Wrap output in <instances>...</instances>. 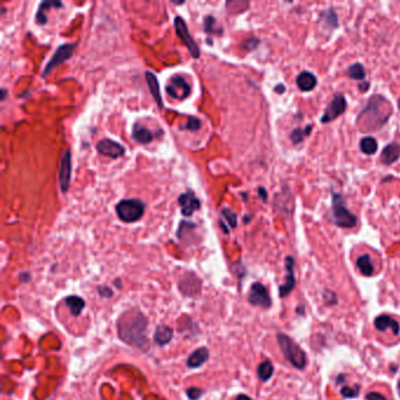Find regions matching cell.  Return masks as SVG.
I'll use <instances>...</instances> for the list:
<instances>
[{"label": "cell", "instance_id": "obj_1", "mask_svg": "<svg viewBox=\"0 0 400 400\" xmlns=\"http://www.w3.org/2000/svg\"><path fill=\"white\" fill-rule=\"evenodd\" d=\"M148 320L138 310H128L124 312L118 320V334L120 340L128 345L146 351L149 340L147 337Z\"/></svg>", "mask_w": 400, "mask_h": 400}, {"label": "cell", "instance_id": "obj_2", "mask_svg": "<svg viewBox=\"0 0 400 400\" xmlns=\"http://www.w3.org/2000/svg\"><path fill=\"white\" fill-rule=\"evenodd\" d=\"M277 343H278L280 351L286 360L298 370H304L305 366H306L308 358L303 348L292 338L284 334H277Z\"/></svg>", "mask_w": 400, "mask_h": 400}, {"label": "cell", "instance_id": "obj_3", "mask_svg": "<svg viewBox=\"0 0 400 400\" xmlns=\"http://www.w3.org/2000/svg\"><path fill=\"white\" fill-rule=\"evenodd\" d=\"M332 214L334 222L340 228H354L357 224V218L345 206L343 196L332 192Z\"/></svg>", "mask_w": 400, "mask_h": 400}, {"label": "cell", "instance_id": "obj_4", "mask_svg": "<svg viewBox=\"0 0 400 400\" xmlns=\"http://www.w3.org/2000/svg\"><path fill=\"white\" fill-rule=\"evenodd\" d=\"M118 218L126 223L136 222L144 214V203L140 200H122L115 206Z\"/></svg>", "mask_w": 400, "mask_h": 400}, {"label": "cell", "instance_id": "obj_5", "mask_svg": "<svg viewBox=\"0 0 400 400\" xmlns=\"http://www.w3.org/2000/svg\"><path fill=\"white\" fill-rule=\"evenodd\" d=\"M174 26L176 30V33L180 36V39L182 40V42L184 44L186 47H187L189 52H190L192 56L195 58V59H198L200 58V47L198 44L195 42V40L192 39V36L189 32L187 24H186L184 20H183L182 16H175L174 19Z\"/></svg>", "mask_w": 400, "mask_h": 400}, {"label": "cell", "instance_id": "obj_6", "mask_svg": "<svg viewBox=\"0 0 400 400\" xmlns=\"http://www.w3.org/2000/svg\"><path fill=\"white\" fill-rule=\"evenodd\" d=\"M166 90L167 93L170 96L172 99L176 100H184L187 99L190 94V86L189 84L186 81L184 78L182 76H172L170 79H169V82L166 87Z\"/></svg>", "mask_w": 400, "mask_h": 400}, {"label": "cell", "instance_id": "obj_7", "mask_svg": "<svg viewBox=\"0 0 400 400\" xmlns=\"http://www.w3.org/2000/svg\"><path fill=\"white\" fill-rule=\"evenodd\" d=\"M73 52H74V45H72V44L61 45L59 48L56 50V53L53 54V56L50 58V60L47 62L45 70H44L42 72V76L46 78L54 68H56L58 66L61 65V64L66 62L67 60L70 59V56H73Z\"/></svg>", "mask_w": 400, "mask_h": 400}, {"label": "cell", "instance_id": "obj_8", "mask_svg": "<svg viewBox=\"0 0 400 400\" xmlns=\"http://www.w3.org/2000/svg\"><path fill=\"white\" fill-rule=\"evenodd\" d=\"M249 303L254 305V306H260L263 309H269L272 304L271 297L269 294V291L262 283H254L252 288H250L249 292Z\"/></svg>", "mask_w": 400, "mask_h": 400}, {"label": "cell", "instance_id": "obj_9", "mask_svg": "<svg viewBox=\"0 0 400 400\" xmlns=\"http://www.w3.org/2000/svg\"><path fill=\"white\" fill-rule=\"evenodd\" d=\"M345 108H346V100H345L344 96L338 94L328 104V106L324 112V115L320 118V122L322 124H328V122L334 120V118H337L340 115L344 113Z\"/></svg>", "mask_w": 400, "mask_h": 400}, {"label": "cell", "instance_id": "obj_10", "mask_svg": "<svg viewBox=\"0 0 400 400\" xmlns=\"http://www.w3.org/2000/svg\"><path fill=\"white\" fill-rule=\"evenodd\" d=\"M70 152L66 150L64 154L62 160H61V166L59 169V186L62 194H66L68 192L70 183V175H72V161H70Z\"/></svg>", "mask_w": 400, "mask_h": 400}, {"label": "cell", "instance_id": "obj_11", "mask_svg": "<svg viewBox=\"0 0 400 400\" xmlns=\"http://www.w3.org/2000/svg\"><path fill=\"white\" fill-rule=\"evenodd\" d=\"M96 149L101 155L112 158H118L124 154V148L116 141L110 140V138L101 140L96 144Z\"/></svg>", "mask_w": 400, "mask_h": 400}, {"label": "cell", "instance_id": "obj_12", "mask_svg": "<svg viewBox=\"0 0 400 400\" xmlns=\"http://www.w3.org/2000/svg\"><path fill=\"white\" fill-rule=\"evenodd\" d=\"M294 260L292 256H288L286 258V283L280 286V296L284 298L292 292L294 286H296V278H294Z\"/></svg>", "mask_w": 400, "mask_h": 400}, {"label": "cell", "instance_id": "obj_13", "mask_svg": "<svg viewBox=\"0 0 400 400\" xmlns=\"http://www.w3.org/2000/svg\"><path fill=\"white\" fill-rule=\"evenodd\" d=\"M178 203L181 206V212L184 216H192L196 210L200 209L201 202L190 190L186 192L178 198Z\"/></svg>", "mask_w": 400, "mask_h": 400}, {"label": "cell", "instance_id": "obj_14", "mask_svg": "<svg viewBox=\"0 0 400 400\" xmlns=\"http://www.w3.org/2000/svg\"><path fill=\"white\" fill-rule=\"evenodd\" d=\"M374 326L378 331L384 332L388 328H391L393 334L398 336L400 334V325L396 320H393L388 314H380L374 320Z\"/></svg>", "mask_w": 400, "mask_h": 400}, {"label": "cell", "instance_id": "obj_15", "mask_svg": "<svg viewBox=\"0 0 400 400\" xmlns=\"http://www.w3.org/2000/svg\"><path fill=\"white\" fill-rule=\"evenodd\" d=\"M209 359V350L206 348H198L189 356L187 366L189 368H198L203 366Z\"/></svg>", "mask_w": 400, "mask_h": 400}, {"label": "cell", "instance_id": "obj_16", "mask_svg": "<svg viewBox=\"0 0 400 400\" xmlns=\"http://www.w3.org/2000/svg\"><path fill=\"white\" fill-rule=\"evenodd\" d=\"M146 81H147L148 88L150 90V94L154 98V100L156 101L158 108H164V100H162V96L160 92V84H158V80L156 76L152 72H146Z\"/></svg>", "mask_w": 400, "mask_h": 400}, {"label": "cell", "instance_id": "obj_17", "mask_svg": "<svg viewBox=\"0 0 400 400\" xmlns=\"http://www.w3.org/2000/svg\"><path fill=\"white\" fill-rule=\"evenodd\" d=\"M172 337H174V331H172L170 326L164 324L158 325L154 334V342L158 346H166V345L170 343Z\"/></svg>", "mask_w": 400, "mask_h": 400}, {"label": "cell", "instance_id": "obj_18", "mask_svg": "<svg viewBox=\"0 0 400 400\" xmlns=\"http://www.w3.org/2000/svg\"><path fill=\"white\" fill-rule=\"evenodd\" d=\"M400 158V144H393L386 146L382 152V162L384 164H392Z\"/></svg>", "mask_w": 400, "mask_h": 400}, {"label": "cell", "instance_id": "obj_19", "mask_svg": "<svg viewBox=\"0 0 400 400\" xmlns=\"http://www.w3.org/2000/svg\"><path fill=\"white\" fill-rule=\"evenodd\" d=\"M297 86L300 90L303 92H310L312 90L317 84V79L312 73L310 72H302L300 76H297Z\"/></svg>", "mask_w": 400, "mask_h": 400}, {"label": "cell", "instance_id": "obj_20", "mask_svg": "<svg viewBox=\"0 0 400 400\" xmlns=\"http://www.w3.org/2000/svg\"><path fill=\"white\" fill-rule=\"evenodd\" d=\"M65 303L68 309L72 314V316L74 317H79L81 312H82L84 306H86V302H84L82 298L79 296H76V294H72V296H68L65 300Z\"/></svg>", "mask_w": 400, "mask_h": 400}, {"label": "cell", "instance_id": "obj_21", "mask_svg": "<svg viewBox=\"0 0 400 400\" xmlns=\"http://www.w3.org/2000/svg\"><path fill=\"white\" fill-rule=\"evenodd\" d=\"M132 135H133V138L135 141L142 144H149V142H152V138H154V135H152L150 130L142 126H138V124H134L133 133H132Z\"/></svg>", "mask_w": 400, "mask_h": 400}, {"label": "cell", "instance_id": "obj_22", "mask_svg": "<svg viewBox=\"0 0 400 400\" xmlns=\"http://www.w3.org/2000/svg\"><path fill=\"white\" fill-rule=\"evenodd\" d=\"M50 8H62V2H50V0H48V2H42V4H40V6H39L38 13H36V22H38L39 25H45V24L47 22V16L45 14V12Z\"/></svg>", "mask_w": 400, "mask_h": 400}, {"label": "cell", "instance_id": "obj_23", "mask_svg": "<svg viewBox=\"0 0 400 400\" xmlns=\"http://www.w3.org/2000/svg\"><path fill=\"white\" fill-rule=\"evenodd\" d=\"M357 268L359 269V271H360L362 276L370 277L374 272V263H372L371 257L368 255H362L360 257H358Z\"/></svg>", "mask_w": 400, "mask_h": 400}, {"label": "cell", "instance_id": "obj_24", "mask_svg": "<svg viewBox=\"0 0 400 400\" xmlns=\"http://www.w3.org/2000/svg\"><path fill=\"white\" fill-rule=\"evenodd\" d=\"M274 374V365L270 360H264L260 362L257 368V376H258L260 380L266 382L272 377Z\"/></svg>", "mask_w": 400, "mask_h": 400}, {"label": "cell", "instance_id": "obj_25", "mask_svg": "<svg viewBox=\"0 0 400 400\" xmlns=\"http://www.w3.org/2000/svg\"><path fill=\"white\" fill-rule=\"evenodd\" d=\"M359 146H360L362 152H365V154H368V155L374 154L378 149L377 141H376L374 138L371 136H366L362 138V140L360 141V144Z\"/></svg>", "mask_w": 400, "mask_h": 400}, {"label": "cell", "instance_id": "obj_26", "mask_svg": "<svg viewBox=\"0 0 400 400\" xmlns=\"http://www.w3.org/2000/svg\"><path fill=\"white\" fill-rule=\"evenodd\" d=\"M348 73L354 80H362L365 78V70L362 64H354V65L348 67Z\"/></svg>", "mask_w": 400, "mask_h": 400}, {"label": "cell", "instance_id": "obj_27", "mask_svg": "<svg viewBox=\"0 0 400 400\" xmlns=\"http://www.w3.org/2000/svg\"><path fill=\"white\" fill-rule=\"evenodd\" d=\"M222 216H223V218H226V221H228L229 226H232V228H235V226H237L236 214L234 212L232 209L228 208V206H226V208L222 209Z\"/></svg>", "mask_w": 400, "mask_h": 400}, {"label": "cell", "instance_id": "obj_28", "mask_svg": "<svg viewBox=\"0 0 400 400\" xmlns=\"http://www.w3.org/2000/svg\"><path fill=\"white\" fill-rule=\"evenodd\" d=\"M359 390H360L359 385H356L354 388H348V386H345V388H342L340 394L346 399H354L359 396Z\"/></svg>", "mask_w": 400, "mask_h": 400}, {"label": "cell", "instance_id": "obj_29", "mask_svg": "<svg viewBox=\"0 0 400 400\" xmlns=\"http://www.w3.org/2000/svg\"><path fill=\"white\" fill-rule=\"evenodd\" d=\"M311 130V126H308L306 130H294L291 134V140H292L294 144H300V142L303 141V138L305 135H309Z\"/></svg>", "mask_w": 400, "mask_h": 400}, {"label": "cell", "instance_id": "obj_30", "mask_svg": "<svg viewBox=\"0 0 400 400\" xmlns=\"http://www.w3.org/2000/svg\"><path fill=\"white\" fill-rule=\"evenodd\" d=\"M215 19L212 16H208L204 18V30L206 33H216L215 30Z\"/></svg>", "mask_w": 400, "mask_h": 400}, {"label": "cell", "instance_id": "obj_31", "mask_svg": "<svg viewBox=\"0 0 400 400\" xmlns=\"http://www.w3.org/2000/svg\"><path fill=\"white\" fill-rule=\"evenodd\" d=\"M324 18H325V22L330 24V26L334 28V27L337 26V16H336L334 11H332V10H328V12L324 13Z\"/></svg>", "mask_w": 400, "mask_h": 400}, {"label": "cell", "instance_id": "obj_32", "mask_svg": "<svg viewBox=\"0 0 400 400\" xmlns=\"http://www.w3.org/2000/svg\"><path fill=\"white\" fill-rule=\"evenodd\" d=\"M203 390L198 388H190L187 390V396L190 400H198L203 396Z\"/></svg>", "mask_w": 400, "mask_h": 400}, {"label": "cell", "instance_id": "obj_33", "mask_svg": "<svg viewBox=\"0 0 400 400\" xmlns=\"http://www.w3.org/2000/svg\"><path fill=\"white\" fill-rule=\"evenodd\" d=\"M200 127H201V122H200V120L190 116L187 122V124H186L183 128H184V130H200Z\"/></svg>", "mask_w": 400, "mask_h": 400}, {"label": "cell", "instance_id": "obj_34", "mask_svg": "<svg viewBox=\"0 0 400 400\" xmlns=\"http://www.w3.org/2000/svg\"><path fill=\"white\" fill-rule=\"evenodd\" d=\"M98 292L101 297H104V298H112L113 297V290L110 289V286H99L98 288Z\"/></svg>", "mask_w": 400, "mask_h": 400}, {"label": "cell", "instance_id": "obj_35", "mask_svg": "<svg viewBox=\"0 0 400 400\" xmlns=\"http://www.w3.org/2000/svg\"><path fill=\"white\" fill-rule=\"evenodd\" d=\"M365 399L366 400H388L384 396L380 394V393H378V392L368 393V394H366V396H365Z\"/></svg>", "mask_w": 400, "mask_h": 400}, {"label": "cell", "instance_id": "obj_36", "mask_svg": "<svg viewBox=\"0 0 400 400\" xmlns=\"http://www.w3.org/2000/svg\"><path fill=\"white\" fill-rule=\"evenodd\" d=\"M19 280H22V283L28 282V280H30V274H28V272H22V274H19Z\"/></svg>", "mask_w": 400, "mask_h": 400}, {"label": "cell", "instance_id": "obj_37", "mask_svg": "<svg viewBox=\"0 0 400 400\" xmlns=\"http://www.w3.org/2000/svg\"><path fill=\"white\" fill-rule=\"evenodd\" d=\"M258 195L260 196V198H263V201H266V198H268V194H266V189L264 188H262L260 187V189H258Z\"/></svg>", "mask_w": 400, "mask_h": 400}, {"label": "cell", "instance_id": "obj_38", "mask_svg": "<svg viewBox=\"0 0 400 400\" xmlns=\"http://www.w3.org/2000/svg\"><path fill=\"white\" fill-rule=\"evenodd\" d=\"M235 400H252V399L250 398L249 396H246V394H240V396H236Z\"/></svg>", "mask_w": 400, "mask_h": 400}, {"label": "cell", "instance_id": "obj_39", "mask_svg": "<svg viewBox=\"0 0 400 400\" xmlns=\"http://www.w3.org/2000/svg\"><path fill=\"white\" fill-rule=\"evenodd\" d=\"M274 90L278 92V93H283V92L286 90V88H284L283 84H280V86H277L276 88H274Z\"/></svg>", "mask_w": 400, "mask_h": 400}, {"label": "cell", "instance_id": "obj_40", "mask_svg": "<svg viewBox=\"0 0 400 400\" xmlns=\"http://www.w3.org/2000/svg\"><path fill=\"white\" fill-rule=\"evenodd\" d=\"M344 379H345V376H344V374H340V376H338V378H337V384H340L342 382H344Z\"/></svg>", "mask_w": 400, "mask_h": 400}, {"label": "cell", "instance_id": "obj_41", "mask_svg": "<svg viewBox=\"0 0 400 400\" xmlns=\"http://www.w3.org/2000/svg\"><path fill=\"white\" fill-rule=\"evenodd\" d=\"M6 98V90L5 88H2V100H4Z\"/></svg>", "mask_w": 400, "mask_h": 400}, {"label": "cell", "instance_id": "obj_42", "mask_svg": "<svg viewBox=\"0 0 400 400\" xmlns=\"http://www.w3.org/2000/svg\"><path fill=\"white\" fill-rule=\"evenodd\" d=\"M296 311H297V312L300 314H304V308H303V306H300Z\"/></svg>", "mask_w": 400, "mask_h": 400}, {"label": "cell", "instance_id": "obj_43", "mask_svg": "<svg viewBox=\"0 0 400 400\" xmlns=\"http://www.w3.org/2000/svg\"><path fill=\"white\" fill-rule=\"evenodd\" d=\"M115 283H116V286H118V289H120V288H121V284H120V280H115Z\"/></svg>", "mask_w": 400, "mask_h": 400}, {"label": "cell", "instance_id": "obj_44", "mask_svg": "<svg viewBox=\"0 0 400 400\" xmlns=\"http://www.w3.org/2000/svg\"><path fill=\"white\" fill-rule=\"evenodd\" d=\"M396 388H398V394L400 396V380L398 382V386H396Z\"/></svg>", "mask_w": 400, "mask_h": 400}, {"label": "cell", "instance_id": "obj_45", "mask_svg": "<svg viewBox=\"0 0 400 400\" xmlns=\"http://www.w3.org/2000/svg\"><path fill=\"white\" fill-rule=\"evenodd\" d=\"M398 106H399V110H400V99H399V102H398Z\"/></svg>", "mask_w": 400, "mask_h": 400}]
</instances>
